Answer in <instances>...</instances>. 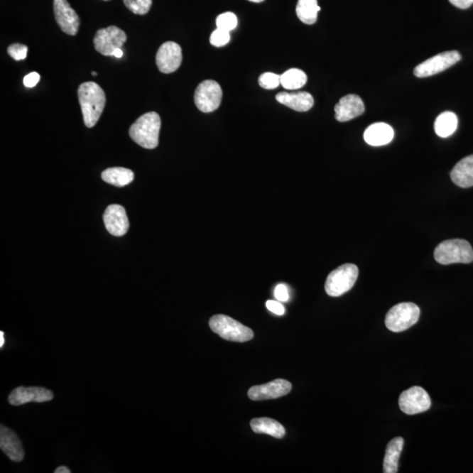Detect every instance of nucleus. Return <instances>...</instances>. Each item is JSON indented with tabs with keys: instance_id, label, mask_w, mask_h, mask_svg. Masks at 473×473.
Masks as SVG:
<instances>
[{
	"instance_id": "obj_1",
	"label": "nucleus",
	"mask_w": 473,
	"mask_h": 473,
	"mask_svg": "<svg viewBox=\"0 0 473 473\" xmlns=\"http://www.w3.org/2000/svg\"><path fill=\"white\" fill-rule=\"evenodd\" d=\"M77 94L85 126L92 129L103 114L107 102L105 94L102 88L94 82L82 84L79 86Z\"/></svg>"
},
{
	"instance_id": "obj_2",
	"label": "nucleus",
	"mask_w": 473,
	"mask_h": 473,
	"mask_svg": "<svg viewBox=\"0 0 473 473\" xmlns=\"http://www.w3.org/2000/svg\"><path fill=\"white\" fill-rule=\"evenodd\" d=\"M161 126L160 115L155 112H148L131 125L129 135L142 148L153 149L159 145Z\"/></svg>"
},
{
	"instance_id": "obj_3",
	"label": "nucleus",
	"mask_w": 473,
	"mask_h": 473,
	"mask_svg": "<svg viewBox=\"0 0 473 473\" xmlns=\"http://www.w3.org/2000/svg\"><path fill=\"white\" fill-rule=\"evenodd\" d=\"M435 260L442 265L453 263L469 264L473 261V249L464 239H449L439 244L434 253Z\"/></svg>"
},
{
	"instance_id": "obj_4",
	"label": "nucleus",
	"mask_w": 473,
	"mask_h": 473,
	"mask_svg": "<svg viewBox=\"0 0 473 473\" xmlns=\"http://www.w3.org/2000/svg\"><path fill=\"white\" fill-rule=\"evenodd\" d=\"M210 327L213 332L228 341L243 343L254 337L253 330L225 315H213L210 320Z\"/></svg>"
},
{
	"instance_id": "obj_5",
	"label": "nucleus",
	"mask_w": 473,
	"mask_h": 473,
	"mask_svg": "<svg viewBox=\"0 0 473 473\" xmlns=\"http://www.w3.org/2000/svg\"><path fill=\"white\" fill-rule=\"evenodd\" d=\"M420 309L413 303H401L390 309L385 319L386 326L393 332H404L418 322Z\"/></svg>"
},
{
	"instance_id": "obj_6",
	"label": "nucleus",
	"mask_w": 473,
	"mask_h": 473,
	"mask_svg": "<svg viewBox=\"0 0 473 473\" xmlns=\"http://www.w3.org/2000/svg\"><path fill=\"white\" fill-rule=\"evenodd\" d=\"M358 276V266L354 264L342 265L328 276L325 291L332 298L344 295L354 286Z\"/></svg>"
},
{
	"instance_id": "obj_7",
	"label": "nucleus",
	"mask_w": 473,
	"mask_h": 473,
	"mask_svg": "<svg viewBox=\"0 0 473 473\" xmlns=\"http://www.w3.org/2000/svg\"><path fill=\"white\" fill-rule=\"evenodd\" d=\"M222 97V88L219 82L205 80L197 86L194 99L199 111L209 114L220 107Z\"/></svg>"
},
{
	"instance_id": "obj_8",
	"label": "nucleus",
	"mask_w": 473,
	"mask_h": 473,
	"mask_svg": "<svg viewBox=\"0 0 473 473\" xmlns=\"http://www.w3.org/2000/svg\"><path fill=\"white\" fill-rule=\"evenodd\" d=\"M461 58L462 56L457 51L440 53L416 67L414 70L415 76L420 78L433 77L456 65Z\"/></svg>"
},
{
	"instance_id": "obj_9",
	"label": "nucleus",
	"mask_w": 473,
	"mask_h": 473,
	"mask_svg": "<svg viewBox=\"0 0 473 473\" xmlns=\"http://www.w3.org/2000/svg\"><path fill=\"white\" fill-rule=\"evenodd\" d=\"M127 37L123 30L115 26L99 29L94 37V47L101 55L111 56L117 48H121Z\"/></svg>"
},
{
	"instance_id": "obj_10",
	"label": "nucleus",
	"mask_w": 473,
	"mask_h": 473,
	"mask_svg": "<svg viewBox=\"0 0 473 473\" xmlns=\"http://www.w3.org/2000/svg\"><path fill=\"white\" fill-rule=\"evenodd\" d=\"M430 406L429 393L420 386H413L401 393L399 398L401 411L409 415L429 411Z\"/></svg>"
},
{
	"instance_id": "obj_11",
	"label": "nucleus",
	"mask_w": 473,
	"mask_h": 473,
	"mask_svg": "<svg viewBox=\"0 0 473 473\" xmlns=\"http://www.w3.org/2000/svg\"><path fill=\"white\" fill-rule=\"evenodd\" d=\"M183 61L182 48L174 41H167L160 47L156 54V65L164 74H170L179 69Z\"/></svg>"
},
{
	"instance_id": "obj_12",
	"label": "nucleus",
	"mask_w": 473,
	"mask_h": 473,
	"mask_svg": "<svg viewBox=\"0 0 473 473\" xmlns=\"http://www.w3.org/2000/svg\"><path fill=\"white\" fill-rule=\"evenodd\" d=\"M54 13L55 21L62 32L69 36H76L80 18L70 3L67 0H54Z\"/></svg>"
},
{
	"instance_id": "obj_13",
	"label": "nucleus",
	"mask_w": 473,
	"mask_h": 473,
	"mask_svg": "<svg viewBox=\"0 0 473 473\" xmlns=\"http://www.w3.org/2000/svg\"><path fill=\"white\" fill-rule=\"evenodd\" d=\"M54 398V393L50 390L32 386V388H24L18 386L10 393L9 401L13 406H21V405L28 403H46Z\"/></svg>"
},
{
	"instance_id": "obj_14",
	"label": "nucleus",
	"mask_w": 473,
	"mask_h": 473,
	"mask_svg": "<svg viewBox=\"0 0 473 473\" xmlns=\"http://www.w3.org/2000/svg\"><path fill=\"white\" fill-rule=\"evenodd\" d=\"M291 389L290 382L277 379L264 385L251 386L249 390V397L253 401L276 399L287 396Z\"/></svg>"
},
{
	"instance_id": "obj_15",
	"label": "nucleus",
	"mask_w": 473,
	"mask_h": 473,
	"mask_svg": "<svg viewBox=\"0 0 473 473\" xmlns=\"http://www.w3.org/2000/svg\"><path fill=\"white\" fill-rule=\"evenodd\" d=\"M104 222L112 235L121 236L129 229V220L125 208L118 205L108 206L104 214Z\"/></svg>"
},
{
	"instance_id": "obj_16",
	"label": "nucleus",
	"mask_w": 473,
	"mask_h": 473,
	"mask_svg": "<svg viewBox=\"0 0 473 473\" xmlns=\"http://www.w3.org/2000/svg\"><path fill=\"white\" fill-rule=\"evenodd\" d=\"M365 112V104L361 97L354 94L347 95L339 100L335 107V118L337 121L347 122Z\"/></svg>"
},
{
	"instance_id": "obj_17",
	"label": "nucleus",
	"mask_w": 473,
	"mask_h": 473,
	"mask_svg": "<svg viewBox=\"0 0 473 473\" xmlns=\"http://www.w3.org/2000/svg\"><path fill=\"white\" fill-rule=\"evenodd\" d=\"M0 449L13 462L18 463L24 459V449L20 438L14 431L4 425L0 428Z\"/></svg>"
},
{
	"instance_id": "obj_18",
	"label": "nucleus",
	"mask_w": 473,
	"mask_h": 473,
	"mask_svg": "<svg viewBox=\"0 0 473 473\" xmlns=\"http://www.w3.org/2000/svg\"><path fill=\"white\" fill-rule=\"evenodd\" d=\"M276 100L285 107L301 112L310 111L314 105L313 97L308 92H280L276 95Z\"/></svg>"
},
{
	"instance_id": "obj_19",
	"label": "nucleus",
	"mask_w": 473,
	"mask_h": 473,
	"mask_svg": "<svg viewBox=\"0 0 473 473\" xmlns=\"http://www.w3.org/2000/svg\"><path fill=\"white\" fill-rule=\"evenodd\" d=\"M393 135V130L388 124L375 123L366 130L364 138L368 145L381 146L390 143Z\"/></svg>"
},
{
	"instance_id": "obj_20",
	"label": "nucleus",
	"mask_w": 473,
	"mask_h": 473,
	"mask_svg": "<svg viewBox=\"0 0 473 473\" xmlns=\"http://www.w3.org/2000/svg\"><path fill=\"white\" fill-rule=\"evenodd\" d=\"M450 178L457 186L470 187L473 186V155L462 159L453 168Z\"/></svg>"
},
{
	"instance_id": "obj_21",
	"label": "nucleus",
	"mask_w": 473,
	"mask_h": 473,
	"mask_svg": "<svg viewBox=\"0 0 473 473\" xmlns=\"http://www.w3.org/2000/svg\"><path fill=\"white\" fill-rule=\"evenodd\" d=\"M404 440L403 437L392 439L386 446L384 462H383V472L385 473H396L398 463L403 452Z\"/></svg>"
},
{
	"instance_id": "obj_22",
	"label": "nucleus",
	"mask_w": 473,
	"mask_h": 473,
	"mask_svg": "<svg viewBox=\"0 0 473 473\" xmlns=\"http://www.w3.org/2000/svg\"><path fill=\"white\" fill-rule=\"evenodd\" d=\"M251 430L257 434H266L276 438H283L286 430L277 420L268 418H254L251 422Z\"/></svg>"
},
{
	"instance_id": "obj_23",
	"label": "nucleus",
	"mask_w": 473,
	"mask_h": 473,
	"mask_svg": "<svg viewBox=\"0 0 473 473\" xmlns=\"http://www.w3.org/2000/svg\"><path fill=\"white\" fill-rule=\"evenodd\" d=\"M101 176L105 183L116 187L129 185L134 179V172L125 168H108Z\"/></svg>"
},
{
	"instance_id": "obj_24",
	"label": "nucleus",
	"mask_w": 473,
	"mask_h": 473,
	"mask_svg": "<svg viewBox=\"0 0 473 473\" xmlns=\"http://www.w3.org/2000/svg\"><path fill=\"white\" fill-rule=\"evenodd\" d=\"M457 115L452 112H445L438 116L435 122V134L441 138L450 137L455 133L457 127Z\"/></svg>"
},
{
	"instance_id": "obj_25",
	"label": "nucleus",
	"mask_w": 473,
	"mask_h": 473,
	"mask_svg": "<svg viewBox=\"0 0 473 473\" xmlns=\"http://www.w3.org/2000/svg\"><path fill=\"white\" fill-rule=\"evenodd\" d=\"M320 10L321 7L318 6L317 0H298L296 6V14L299 20L308 25L315 23Z\"/></svg>"
},
{
	"instance_id": "obj_26",
	"label": "nucleus",
	"mask_w": 473,
	"mask_h": 473,
	"mask_svg": "<svg viewBox=\"0 0 473 473\" xmlns=\"http://www.w3.org/2000/svg\"><path fill=\"white\" fill-rule=\"evenodd\" d=\"M307 75L303 70L291 69L281 76V85L287 89H298L307 82Z\"/></svg>"
},
{
	"instance_id": "obj_27",
	"label": "nucleus",
	"mask_w": 473,
	"mask_h": 473,
	"mask_svg": "<svg viewBox=\"0 0 473 473\" xmlns=\"http://www.w3.org/2000/svg\"><path fill=\"white\" fill-rule=\"evenodd\" d=\"M216 24L217 28L231 32L238 26V18L234 13H224L217 16Z\"/></svg>"
},
{
	"instance_id": "obj_28",
	"label": "nucleus",
	"mask_w": 473,
	"mask_h": 473,
	"mask_svg": "<svg viewBox=\"0 0 473 473\" xmlns=\"http://www.w3.org/2000/svg\"><path fill=\"white\" fill-rule=\"evenodd\" d=\"M123 1L131 13L138 15L148 13L152 6V0H123Z\"/></svg>"
},
{
	"instance_id": "obj_29",
	"label": "nucleus",
	"mask_w": 473,
	"mask_h": 473,
	"mask_svg": "<svg viewBox=\"0 0 473 473\" xmlns=\"http://www.w3.org/2000/svg\"><path fill=\"white\" fill-rule=\"evenodd\" d=\"M259 85L266 89H276L281 85V76L277 74L266 72L259 77Z\"/></svg>"
},
{
	"instance_id": "obj_30",
	"label": "nucleus",
	"mask_w": 473,
	"mask_h": 473,
	"mask_svg": "<svg viewBox=\"0 0 473 473\" xmlns=\"http://www.w3.org/2000/svg\"><path fill=\"white\" fill-rule=\"evenodd\" d=\"M231 40L230 32L217 28L210 36V44L215 47L225 46Z\"/></svg>"
},
{
	"instance_id": "obj_31",
	"label": "nucleus",
	"mask_w": 473,
	"mask_h": 473,
	"mask_svg": "<svg viewBox=\"0 0 473 473\" xmlns=\"http://www.w3.org/2000/svg\"><path fill=\"white\" fill-rule=\"evenodd\" d=\"M28 48L26 45L20 43L12 44L7 48V53L15 61L25 60L28 55Z\"/></svg>"
},
{
	"instance_id": "obj_32",
	"label": "nucleus",
	"mask_w": 473,
	"mask_h": 473,
	"mask_svg": "<svg viewBox=\"0 0 473 473\" xmlns=\"http://www.w3.org/2000/svg\"><path fill=\"white\" fill-rule=\"evenodd\" d=\"M275 296L279 302H288L289 299V294L286 285H277L275 290Z\"/></svg>"
},
{
	"instance_id": "obj_33",
	"label": "nucleus",
	"mask_w": 473,
	"mask_h": 473,
	"mask_svg": "<svg viewBox=\"0 0 473 473\" xmlns=\"http://www.w3.org/2000/svg\"><path fill=\"white\" fill-rule=\"evenodd\" d=\"M40 75L37 72H32L26 76L23 79V84L26 88H33L38 84L40 81Z\"/></svg>"
},
{
	"instance_id": "obj_34",
	"label": "nucleus",
	"mask_w": 473,
	"mask_h": 473,
	"mask_svg": "<svg viewBox=\"0 0 473 473\" xmlns=\"http://www.w3.org/2000/svg\"><path fill=\"white\" fill-rule=\"evenodd\" d=\"M266 305L268 310L278 315H283L285 313V308L283 304L279 302L271 301V300H269V301L266 302Z\"/></svg>"
},
{
	"instance_id": "obj_35",
	"label": "nucleus",
	"mask_w": 473,
	"mask_h": 473,
	"mask_svg": "<svg viewBox=\"0 0 473 473\" xmlns=\"http://www.w3.org/2000/svg\"><path fill=\"white\" fill-rule=\"evenodd\" d=\"M449 1L460 9H467L473 4V0H449Z\"/></svg>"
},
{
	"instance_id": "obj_36",
	"label": "nucleus",
	"mask_w": 473,
	"mask_h": 473,
	"mask_svg": "<svg viewBox=\"0 0 473 473\" xmlns=\"http://www.w3.org/2000/svg\"><path fill=\"white\" fill-rule=\"evenodd\" d=\"M55 473H70V470L69 468H67L65 467H60L56 470L54 472Z\"/></svg>"
},
{
	"instance_id": "obj_37",
	"label": "nucleus",
	"mask_w": 473,
	"mask_h": 473,
	"mask_svg": "<svg viewBox=\"0 0 473 473\" xmlns=\"http://www.w3.org/2000/svg\"><path fill=\"white\" fill-rule=\"evenodd\" d=\"M123 55H124V53H123L121 48H117V50H116L114 52V56H115V58H121Z\"/></svg>"
},
{
	"instance_id": "obj_38",
	"label": "nucleus",
	"mask_w": 473,
	"mask_h": 473,
	"mask_svg": "<svg viewBox=\"0 0 473 473\" xmlns=\"http://www.w3.org/2000/svg\"><path fill=\"white\" fill-rule=\"evenodd\" d=\"M4 336H5V333L0 332V348H2L5 344V337Z\"/></svg>"
},
{
	"instance_id": "obj_39",
	"label": "nucleus",
	"mask_w": 473,
	"mask_h": 473,
	"mask_svg": "<svg viewBox=\"0 0 473 473\" xmlns=\"http://www.w3.org/2000/svg\"><path fill=\"white\" fill-rule=\"evenodd\" d=\"M249 1L254 2V3H261L264 1V0H249Z\"/></svg>"
},
{
	"instance_id": "obj_40",
	"label": "nucleus",
	"mask_w": 473,
	"mask_h": 473,
	"mask_svg": "<svg viewBox=\"0 0 473 473\" xmlns=\"http://www.w3.org/2000/svg\"><path fill=\"white\" fill-rule=\"evenodd\" d=\"M92 74L93 77H97V72H95V71H93V72Z\"/></svg>"
},
{
	"instance_id": "obj_41",
	"label": "nucleus",
	"mask_w": 473,
	"mask_h": 473,
	"mask_svg": "<svg viewBox=\"0 0 473 473\" xmlns=\"http://www.w3.org/2000/svg\"><path fill=\"white\" fill-rule=\"evenodd\" d=\"M104 1H109V0H104Z\"/></svg>"
}]
</instances>
